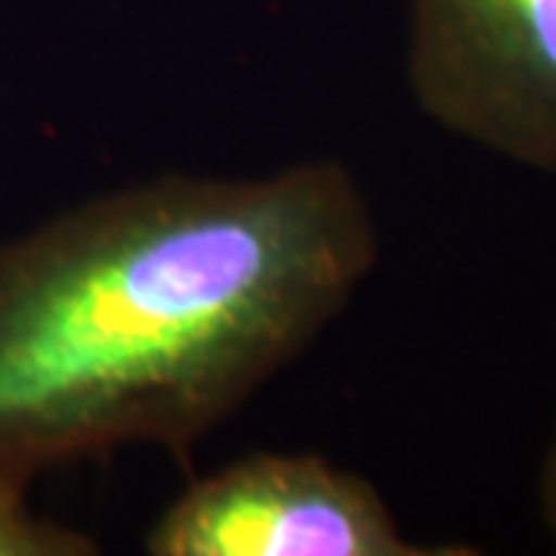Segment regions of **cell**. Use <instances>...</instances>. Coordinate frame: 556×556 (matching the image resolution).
Instances as JSON below:
<instances>
[{"instance_id": "cell-1", "label": "cell", "mask_w": 556, "mask_h": 556, "mask_svg": "<svg viewBox=\"0 0 556 556\" xmlns=\"http://www.w3.org/2000/svg\"><path fill=\"white\" fill-rule=\"evenodd\" d=\"M380 257L353 170L164 174L0 248V479L189 452L353 303Z\"/></svg>"}, {"instance_id": "cell-2", "label": "cell", "mask_w": 556, "mask_h": 556, "mask_svg": "<svg viewBox=\"0 0 556 556\" xmlns=\"http://www.w3.org/2000/svg\"><path fill=\"white\" fill-rule=\"evenodd\" d=\"M405 78L445 134L556 177V0H408Z\"/></svg>"}, {"instance_id": "cell-3", "label": "cell", "mask_w": 556, "mask_h": 556, "mask_svg": "<svg viewBox=\"0 0 556 556\" xmlns=\"http://www.w3.org/2000/svg\"><path fill=\"white\" fill-rule=\"evenodd\" d=\"M152 556H457L399 529L378 489L318 455L260 452L192 482L161 514Z\"/></svg>"}, {"instance_id": "cell-4", "label": "cell", "mask_w": 556, "mask_h": 556, "mask_svg": "<svg viewBox=\"0 0 556 556\" xmlns=\"http://www.w3.org/2000/svg\"><path fill=\"white\" fill-rule=\"evenodd\" d=\"M28 485L0 479V556H87L97 541L53 519L31 514Z\"/></svg>"}, {"instance_id": "cell-5", "label": "cell", "mask_w": 556, "mask_h": 556, "mask_svg": "<svg viewBox=\"0 0 556 556\" xmlns=\"http://www.w3.org/2000/svg\"><path fill=\"white\" fill-rule=\"evenodd\" d=\"M538 507H541V522L556 547V427L538 477Z\"/></svg>"}]
</instances>
